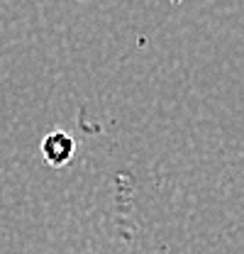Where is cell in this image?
<instances>
[{
	"label": "cell",
	"instance_id": "obj_1",
	"mask_svg": "<svg viewBox=\"0 0 244 254\" xmlns=\"http://www.w3.org/2000/svg\"><path fill=\"white\" fill-rule=\"evenodd\" d=\"M39 149H42V157H44V161L49 166L59 169V166H66L73 159V154H76V139L66 129H52V132L44 134Z\"/></svg>",
	"mask_w": 244,
	"mask_h": 254
}]
</instances>
